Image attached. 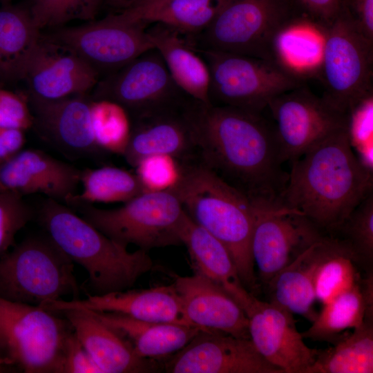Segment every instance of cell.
<instances>
[{
    "label": "cell",
    "instance_id": "9c48e42d",
    "mask_svg": "<svg viewBox=\"0 0 373 373\" xmlns=\"http://www.w3.org/2000/svg\"><path fill=\"white\" fill-rule=\"evenodd\" d=\"M196 50L209 70V97L214 105L262 113L274 97L304 84L274 61L213 50Z\"/></svg>",
    "mask_w": 373,
    "mask_h": 373
},
{
    "label": "cell",
    "instance_id": "277c9868",
    "mask_svg": "<svg viewBox=\"0 0 373 373\" xmlns=\"http://www.w3.org/2000/svg\"><path fill=\"white\" fill-rule=\"evenodd\" d=\"M38 217L55 242L87 271L88 294L128 289L154 268L148 251H128L63 203L47 198Z\"/></svg>",
    "mask_w": 373,
    "mask_h": 373
},
{
    "label": "cell",
    "instance_id": "6da1fadb",
    "mask_svg": "<svg viewBox=\"0 0 373 373\" xmlns=\"http://www.w3.org/2000/svg\"><path fill=\"white\" fill-rule=\"evenodd\" d=\"M198 158L254 202H280L288 173L282 168L272 121L262 113L204 104L192 98L184 106Z\"/></svg>",
    "mask_w": 373,
    "mask_h": 373
},
{
    "label": "cell",
    "instance_id": "74e56055",
    "mask_svg": "<svg viewBox=\"0 0 373 373\" xmlns=\"http://www.w3.org/2000/svg\"><path fill=\"white\" fill-rule=\"evenodd\" d=\"M373 96L361 101L349 114L348 135L359 160L372 171Z\"/></svg>",
    "mask_w": 373,
    "mask_h": 373
},
{
    "label": "cell",
    "instance_id": "d590c367",
    "mask_svg": "<svg viewBox=\"0 0 373 373\" xmlns=\"http://www.w3.org/2000/svg\"><path fill=\"white\" fill-rule=\"evenodd\" d=\"M333 236L343 240L367 270L373 271V193L350 213Z\"/></svg>",
    "mask_w": 373,
    "mask_h": 373
},
{
    "label": "cell",
    "instance_id": "2e32d148",
    "mask_svg": "<svg viewBox=\"0 0 373 373\" xmlns=\"http://www.w3.org/2000/svg\"><path fill=\"white\" fill-rule=\"evenodd\" d=\"M245 312L249 338L258 353L282 373H306L319 350L305 344L294 314L255 296Z\"/></svg>",
    "mask_w": 373,
    "mask_h": 373
},
{
    "label": "cell",
    "instance_id": "3957f363",
    "mask_svg": "<svg viewBox=\"0 0 373 373\" xmlns=\"http://www.w3.org/2000/svg\"><path fill=\"white\" fill-rule=\"evenodd\" d=\"M171 189L191 220L227 249L244 287L254 295L259 284L251 247L253 202L198 157L180 162V178Z\"/></svg>",
    "mask_w": 373,
    "mask_h": 373
},
{
    "label": "cell",
    "instance_id": "4316f807",
    "mask_svg": "<svg viewBox=\"0 0 373 373\" xmlns=\"http://www.w3.org/2000/svg\"><path fill=\"white\" fill-rule=\"evenodd\" d=\"M373 318V272L360 283L323 305L311 326L301 332L304 338L334 343L345 331Z\"/></svg>",
    "mask_w": 373,
    "mask_h": 373
},
{
    "label": "cell",
    "instance_id": "d4e9b609",
    "mask_svg": "<svg viewBox=\"0 0 373 373\" xmlns=\"http://www.w3.org/2000/svg\"><path fill=\"white\" fill-rule=\"evenodd\" d=\"M195 273L221 287L244 309L254 294L244 287L227 249L218 239L189 217L181 233Z\"/></svg>",
    "mask_w": 373,
    "mask_h": 373
},
{
    "label": "cell",
    "instance_id": "44dd1931",
    "mask_svg": "<svg viewBox=\"0 0 373 373\" xmlns=\"http://www.w3.org/2000/svg\"><path fill=\"white\" fill-rule=\"evenodd\" d=\"M184 105L135 118L123 154L131 166L135 168L145 157L157 155H170L180 162L196 157L195 141L184 113Z\"/></svg>",
    "mask_w": 373,
    "mask_h": 373
},
{
    "label": "cell",
    "instance_id": "30bf717a",
    "mask_svg": "<svg viewBox=\"0 0 373 373\" xmlns=\"http://www.w3.org/2000/svg\"><path fill=\"white\" fill-rule=\"evenodd\" d=\"M317 78L323 85V97L347 115L373 96V41L341 11L325 30Z\"/></svg>",
    "mask_w": 373,
    "mask_h": 373
},
{
    "label": "cell",
    "instance_id": "4fadbf2b",
    "mask_svg": "<svg viewBox=\"0 0 373 373\" xmlns=\"http://www.w3.org/2000/svg\"><path fill=\"white\" fill-rule=\"evenodd\" d=\"M102 98L114 102L136 117L182 107L191 98L175 82L160 52L150 49L103 84Z\"/></svg>",
    "mask_w": 373,
    "mask_h": 373
},
{
    "label": "cell",
    "instance_id": "f1b7e54d",
    "mask_svg": "<svg viewBox=\"0 0 373 373\" xmlns=\"http://www.w3.org/2000/svg\"><path fill=\"white\" fill-rule=\"evenodd\" d=\"M325 28L305 17L287 25L277 37L274 47V61L304 82L318 77Z\"/></svg>",
    "mask_w": 373,
    "mask_h": 373
},
{
    "label": "cell",
    "instance_id": "ac0fdd59",
    "mask_svg": "<svg viewBox=\"0 0 373 373\" xmlns=\"http://www.w3.org/2000/svg\"><path fill=\"white\" fill-rule=\"evenodd\" d=\"M39 306L57 314L70 309H87L120 314L146 322L197 327L186 318L181 298L173 284L101 295L87 294L84 299L51 300Z\"/></svg>",
    "mask_w": 373,
    "mask_h": 373
},
{
    "label": "cell",
    "instance_id": "f6af8a7d",
    "mask_svg": "<svg viewBox=\"0 0 373 373\" xmlns=\"http://www.w3.org/2000/svg\"><path fill=\"white\" fill-rule=\"evenodd\" d=\"M173 1L175 0H140L128 8L116 14V16L126 22L145 24L144 21L149 16Z\"/></svg>",
    "mask_w": 373,
    "mask_h": 373
},
{
    "label": "cell",
    "instance_id": "d6a6232c",
    "mask_svg": "<svg viewBox=\"0 0 373 373\" xmlns=\"http://www.w3.org/2000/svg\"><path fill=\"white\" fill-rule=\"evenodd\" d=\"M81 193H75L66 205L79 203L126 202L145 192L137 176L125 169L115 166H103L82 171Z\"/></svg>",
    "mask_w": 373,
    "mask_h": 373
},
{
    "label": "cell",
    "instance_id": "484cf974",
    "mask_svg": "<svg viewBox=\"0 0 373 373\" xmlns=\"http://www.w3.org/2000/svg\"><path fill=\"white\" fill-rule=\"evenodd\" d=\"M92 312L127 341L137 356L144 358H166L200 332L207 331L198 327L142 321L117 313Z\"/></svg>",
    "mask_w": 373,
    "mask_h": 373
},
{
    "label": "cell",
    "instance_id": "1f68e13d",
    "mask_svg": "<svg viewBox=\"0 0 373 373\" xmlns=\"http://www.w3.org/2000/svg\"><path fill=\"white\" fill-rule=\"evenodd\" d=\"M332 343L326 350H319L306 373L373 372V318Z\"/></svg>",
    "mask_w": 373,
    "mask_h": 373
},
{
    "label": "cell",
    "instance_id": "836d02e7",
    "mask_svg": "<svg viewBox=\"0 0 373 373\" xmlns=\"http://www.w3.org/2000/svg\"><path fill=\"white\" fill-rule=\"evenodd\" d=\"M233 0H175L149 16L144 23L160 22L187 36L206 29Z\"/></svg>",
    "mask_w": 373,
    "mask_h": 373
},
{
    "label": "cell",
    "instance_id": "bcb514c9",
    "mask_svg": "<svg viewBox=\"0 0 373 373\" xmlns=\"http://www.w3.org/2000/svg\"><path fill=\"white\" fill-rule=\"evenodd\" d=\"M22 129L0 127V164L22 150L25 135Z\"/></svg>",
    "mask_w": 373,
    "mask_h": 373
},
{
    "label": "cell",
    "instance_id": "ab89813d",
    "mask_svg": "<svg viewBox=\"0 0 373 373\" xmlns=\"http://www.w3.org/2000/svg\"><path fill=\"white\" fill-rule=\"evenodd\" d=\"M135 168L145 192L173 189L180 176V162L170 155L145 157Z\"/></svg>",
    "mask_w": 373,
    "mask_h": 373
},
{
    "label": "cell",
    "instance_id": "ffe728a7",
    "mask_svg": "<svg viewBox=\"0 0 373 373\" xmlns=\"http://www.w3.org/2000/svg\"><path fill=\"white\" fill-rule=\"evenodd\" d=\"M173 285L191 324L207 331L249 338L245 312L218 285L198 273L190 276H177Z\"/></svg>",
    "mask_w": 373,
    "mask_h": 373
},
{
    "label": "cell",
    "instance_id": "8d00e7d4",
    "mask_svg": "<svg viewBox=\"0 0 373 373\" xmlns=\"http://www.w3.org/2000/svg\"><path fill=\"white\" fill-rule=\"evenodd\" d=\"M102 1L104 0H30L28 11L41 31L72 20L92 19Z\"/></svg>",
    "mask_w": 373,
    "mask_h": 373
},
{
    "label": "cell",
    "instance_id": "7c38bea8",
    "mask_svg": "<svg viewBox=\"0 0 373 373\" xmlns=\"http://www.w3.org/2000/svg\"><path fill=\"white\" fill-rule=\"evenodd\" d=\"M253 204L251 254L258 281L266 287L275 275L325 233L303 214L280 202Z\"/></svg>",
    "mask_w": 373,
    "mask_h": 373
},
{
    "label": "cell",
    "instance_id": "f35d334b",
    "mask_svg": "<svg viewBox=\"0 0 373 373\" xmlns=\"http://www.w3.org/2000/svg\"><path fill=\"white\" fill-rule=\"evenodd\" d=\"M22 197L13 192H0V256L10 250L17 233L34 216Z\"/></svg>",
    "mask_w": 373,
    "mask_h": 373
},
{
    "label": "cell",
    "instance_id": "681fc988",
    "mask_svg": "<svg viewBox=\"0 0 373 373\" xmlns=\"http://www.w3.org/2000/svg\"><path fill=\"white\" fill-rule=\"evenodd\" d=\"M0 372H3V371L0 369Z\"/></svg>",
    "mask_w": 373,
    "mask_h": 373
},
{
    "label": "cell",
    "instance_id": "7bdbcfd3",
    "mask_svg": "<svg viewBox=\"0 0 373 373\" xmlns=\"http://www.w3.org/2000/svg\"><path fill=\"white\" fill-rule=\"evenodd\" d=\"M341 11L365 37L373 41V0H342Z\"/></svg>",
    "mask_w": 373,
    "mask_h": 373
},
{
    "label": "cell",
    "instance_id": "f546056e",
    "mask_svg": "<svg viewBox=\"0 0 373 373\" xmlns=\"http://www.w3.org/2000/svg\"><path fill=\"white\" fill-rule=\"evenodd\" d=\"M28 10L6 6L0 9V79H23L41 37Z\"/></svg>",
    "mask_w": 373,
    "mask_h": 373
},
{
    "label": "cell",
    "instance_id": "5b68a950",
    "mask_svg": "<svg viewBox=\"0 0 373 373\" xmlns=\"http://www.w3.org/2000/svg\"><path fill=\"white\" fill-rule=\"evenodd\" d=\"M39 305L0 297V369L3 372L63 373L73 327Z\"/></svg>",
    "mask_w": 373,
    "mask_h": 373
},
{
    "label": "cell",
    "instance_id": "ee69618b",
    "mask_svg": "<svg viewBox=\"0 0 373 373\" xmlns=\"http://www.w3.org/2000/svg\"><path fill=\"white\" fill-rule=\"evenodd\" d=\"M305 17L326 28L341 11L342 0H294Z\"/></svg>",
    "mask_w": 373,
    "mask_h": 373
},
{
    "label": "cell",
    "instance_id": "e575fe53",
    "mask_svg": "<svg viewBox=\"0 0 373 373\" xmlns=\"http://www.w3.org/2000/svg\"><path fill=\"white\" fill-rule=\"evenodd\" d=\"M93 134L102 151L123 155L131 133L127 111L107 99L91 102Z\"/></svg>",
    "mask_w": 373,
    "mask_h": 373
},
{
    "label": "cell",
    "instance_id": "60d3db41",
    "mask_svg": "<svg viewBox=\"0 0 373 373\" xmlns=\"http://www.w3.org/2000/svg\"><path fill=\"white\" fill-rule=\"evenodd\" d=\"M33 124L26 99L17 93L0 88V127L23 131Z\"/></svg>",
    "mask_w": 373,
    "mask_h": 373
},
{
    "label": "cell",
    "instance_id": "cb8c5ba5",
    "mask_svg": "<svg viewBox=\"0 0 373 373\" xmlns=\"http://www.w3.org/2000/svg\"><path fill=\"white\" fill-rule=\"evenodd\" d=\"M145 31L177 85L191 98L211 104L209 70L189 37L160 22L149 23Z\"/></svg>",
    "mask_w": 373,
    "mask_h": 373
},
{
    "label": "cell",
    "instance_id": "5bb4252c",
    "mask_svg": "<svg viewBox=\"0 0 373 373\" xmlns=\"http://www.w3.org/2000/svg\"><path fill=\"white\" fill-rule=\"evenodd\" d=\"M146 26L111 15L84 26L58 29L48 36L69 47L97 70H114L154 48L145 31Z\"/></svg>",
    "mask_w": 373,
    "mask_h": 373
},
{
    "label": "cell",
    "instance_id": "d6986e66",
    "mask_svg": "<svg viewBox=\"0 0 373 373\" xmlns=\"http://www.w3.org/2000/svg\"><path fill=\"white\" fill-rule=\"evenodd\" d=\"M81 172L41 151L21 150L0 164V192L40 193L66 204L77 193Z\"/></svg>",
    "mask_w": 373,
    "mask_h": 373
},
{
    "label": "cell",
    "instance_id": "7402d4cb",
    "mask_svg": "<svg viewBox=\"0 0 373 373\" xmlns=\"http://www.w3.org/2000/svg\"><path fill=\"white\" fill-rule=\"evenodd\" d=\"M30 102L33 123L57 149L79 155L102 151L94 137L91 102L80 95L53 100L31 95Z\"/></svg>",
    "mask_w": 373,
    "mask_h": 373
},
{
    "label": "cell",
    "instance_id": "83f0119b",
    "mask_svg": "<svg viewBox=\"0 0 373 373\" xmlns=\"http://www.w3.org/2000/svg\"><path fill=\"white\" fill-rule=\"evenodd\" d=\"M314 286L322 305L360 283L373 271L366 269L347 245L333 235L325 234L315 244Z\"/></svg>",
    "mask_w": 373,
    "mask_h": 373
},
{
    "label": "cell",
    "instance_id": "8fae6325",
    "mask_svg": "<svg viewBox=\"0 0 373 373\" xmlns=\"http://www.w3.org/2000/svg\"><path fill=\"white\" fill-rule=\"evenodd\" d=\"M267 108L284 162L298 158L329 135L348 128L349 115L304 84L276 96Z\"/></svg>",
    "mask_w": 373,
    "mask_h": 373
},
{
    "label": "cell",
    "instance_id": "b9f144b4",
    "mask_svg": "<svg viewBox=\"0 0 373 373\" xmlns=\"http://www.w3.org/2000/svg\"><path fill=\"white\" fill-rule=\"evenodd\" d=\"M63 373H104L73 329L68 336L65 344Z\"/></svg>",
    "mask_w": 373,
    "mask_h": 373
},
{
    "label": "cell",
    "instance_id": "8992f818",
    "mask_svg": "<svg viewBox=\"0 0 373 373\" xmlns=\"http://www.w3.org/2000/svg\"><path fill=\"white\" fill-rule=\"evenodd\" d=\"M70 207L118 244L134 245L146 251L182 244L181 233L189 218L172 189L146 191L112 209L87 203Z\"/></svg>",
    "mask_w": 373,
    "mask_h": 373
},
{
    "label": "cell",
    "instance_id": "52a82bcc",
    "mask_svg": "<svg viewBox=\"0 0 373 373\" xmlns=\"http://www.w3.org/2000/svg\"><path fill=\"white\" fill-rule=\"evenodd\" d=\"M73 272L74 262L47 233L29 236L0 256V297L32 305L78 299Z\"/></svg>",
    "mask_w": 373,
    "mask_h": 373
},
{
    "label": "cell",
    "instance_id": "7a4b0ae2",
    "mask_svg": "<svg viewBox=\"0 0 373 373\" xmlns=\"http://www.w3.org/2000/svg\"><path fill=\"white\" fill-rule=\"evenodd\" d=\"M280 202L333 235L373 189L372 171L359 160L347 128L329 135L291 162Z\"/></svg>",
    "mask_w": 373,
    "mask_h": 373
},
{
    "label": "cell",
    "instance_id": "e0dca14e",
    "mask_svg": "<svg viewBox=\"0 0 373 373\" xmlns=\"http://www.w3.org/2000/svg\"><path fill=\"white\" fill-rule=\"evenodd\" d=\"M97 77L98 71L69 47L41 35L23 79L31 95L53 100L81 95Z\"/></svg>",
    "mask_w": 373,
    "mask_h": 373
},
{
    "label": "cell",
    "instance_id": "4dcf8cb0",
    "mask_svg": "<svg viewBox=\"0 0 373 373\" xmlns=\"http://www.w3.org/2000/svg\"><path fill=\"white\" fill-rule=\"evenodd\" d=\"M316 242L275 275L265 287L269 302L311 323L318 314L314 309L316 299L314 286Z\"/></svg>",
    "mask_w": 373,
    "mask_h": 373
},
{
    "label": "cell",
    "instance_id": "603a6c76",
    "mask_svg": "<svg viewBox=\"0 0 373 373\" xmlns=\"http://www.w3.org/2000/svg\"><path fill=\"white\" fill-rule=\"evenodd\" d=\"M77 338L104 373L156 372L163 369L156 359L141 358L129 343L90 310L61 312Z\"/></svg>",
    "mask_w": 373,
    "mask_h": 373
},
{
    "label": "cell",
    "instance_id": "7dc6e473",
    "mask_svg": "<svg viewBox=\"0 0 373 373\" xmlns=\"http://www.w3.org/2000/svg\"><path fill=\"white\" fill-rule=\"evenodd\" d=\"M114 9L122 12L134 5L140 0H104Z\"/></svg>",
    "mask_w": 373,
    "mask_h": 373
},
{
    "label": "cell",
    "instance_id": "9a60e30c",
    "mask_svg": "<svg viewBox=\"0 0 373 373\" xmlns=\"http://www.w3.org/2000/svg\"><path fill=\"white\" fill-rule=\"evenodd\" d=\"M168 373H282L256 350L250 338L202 331L167 357Z\"/></svg>",
    "mask_w": 373,
    "mask_h": 373
},
{
    "label": "cell",
    "instance_id": "ba28073f",
    "mask_svg": "<svg viewBox=\"0 0 373 373\" xmlns=\"http://www.w3.org/2000/svg\"><path fill=\"white\" fill-rule=\"evenodd\" d=\"M294 3V0H233L206 29L195 35L199 39L195 48L274 61L277 37L291 22L303 17L295 14Z\"/></svg>",
    "mask_w": 373,
    "mask_h": 373
},
{
    "label": "cell",
    "instance_id": "c3c4849f",
    "mask_svg": "<svg viewBox=\"0 0 373 373\" xmlns=\"http://www.w3.org/2000/svg\"><path fill=\"white\" fill-rule=\"evenodd\" d=\"M4 4H6L10 1V0H0Z\"/></svg>",
    "mask_w": 373,
    "mask_h": 373
}]
</instances>
